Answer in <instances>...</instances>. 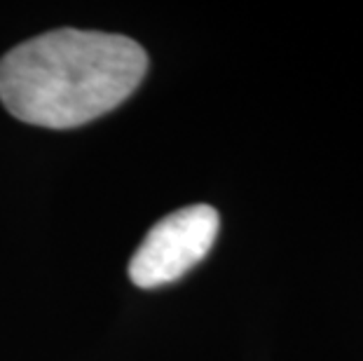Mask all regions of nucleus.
Returning <instances> with one entry per match:
<instances>
[{"mask_svg":"<svg viewBox=\"0 0 363 361\" xmlns=\"http://www.w3.org/2000/svg\"><path fill=\"white\" fill-rule=\"evenodd\" d=\"M148 71V55L127 35L57 28L0 59V101L26 125L73 129L115 111Z\"/></svg>","mask_w":363,"mask_h":361,"instance_id":"obj_1","label":"nucleus"},{"mask_svg":"<svg viewBox=\"0 0 363 361\" xmlns=\"http://www.w3.org/2000/svg\"><path fill=\"white\" fill-rule=\"evenodd\" d=\"M218 228L220 216L208 204L169 213L143 237L129 263V279L138 289H157L181 279L208 256Z\"/></svg>","mask_w":363,"mask_h":361,"instance_id":"obj_2","label":"nucleus"}]
</instances>
